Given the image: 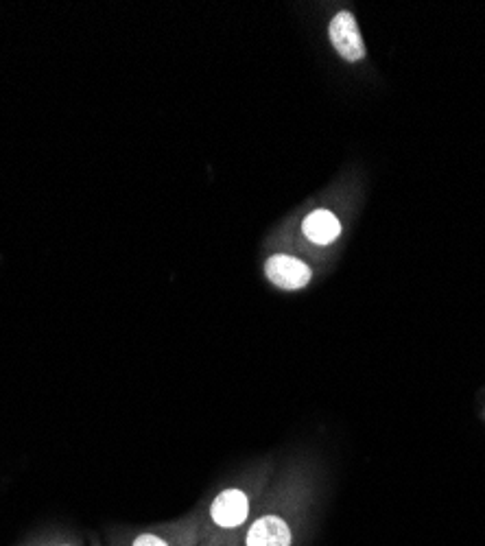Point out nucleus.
<instances>
[{
    "instance_id": "20e7f679",
    "label": "nucleus",
    "mask_w": 485,
    "mask_h": 546,
    "mask_svg": "<svg viewBox=\"0 0 485 546\" xmlns=\"http://www.w3.org/2000/svg\"><path fill=\"white\" fill-rule=\"evenodd\" d=\"M291 529L278 516H265L256 520L247 533V546H289Z\"/></svg>"
},
{
    "instance_id": "f257e3e1",
    "label": "nucleus",
    "mask_w": 485,
    "mask_h": 546,
    "mask_svg": "<svg viewBox=\"0 0 485 546\" xmlns=\"http://www.w3.org/2000/svg\"><path fill=\"white\" fill-rule=\"evenodd\" d=\"M330 42L337 49V53L348 59V62H359L365 55V44L361 40V33L357 29V20L350 11H339V14L330 20Z\"/></svg>"
},
{
    "instance_id": "423d86ee",
    "label": "nucleus",
    "mask_w": 485,
    "mask_h": 546,
    "mask_svg": "<svg viewBox=\"0 0 485 546\" xmlns=\"http://www.w3.org/2000/svg\"><path fill=\"white\" fill-rule=\"evenodd\" d=\"M134 546H169L164 540H160L158 536H140Z\"/></svg>"
},
{
    "instance_id": "f03ea898",
    "label": "nucleus",
    "mask_w": 485,
    "mask_h": 546,
    "mask_svg": "<svg viewBox=\"0 0 485 546\" xmlns=\"http://www.w3.org/2000/svg\"><path fill=\"white\" fill-rule=\"evenodd\" d=\"M265 271H267V278L274 282L276 287L287 289V291H298L311 282L309 265H304L300 258L285 256V254L271 256L267 260Z\"/></svg>"
},
{
    "instance_id": "39448f33",
    "label": "nucleus",
    "mask_w": 485,
    "mask_h": 546,
    "mask_svg": "<svg viewBox=\"0 0 485 546\" xmlns=\"http://www.w3.org/2000/svg\"><path fill=\"white\" fill-rule=\"evenodd\" d=\"M302 230L309 241H313L317 245H330L341 234V223L337 221L333 212L315 210L304 219Z\"/></svg>"
},
{
    "instance_id": "7ed1b4c3",
    "label": "nucleus",
    "mask_w": 485,
    "mask_h": 546,
    "mask_svg": "<svg viewBox=\"0 0 485 546\" xmlns=\"http://www.w3.org/2000/svg\"><path fill=\"white\" fill-rule=\"evenodd\" d=\"M250 512V505H247V496L241 490H228L217 496V501L212 503V520L217 522L223 529H232L243 525V520Z\"/></svg>"
}]
</instances>
